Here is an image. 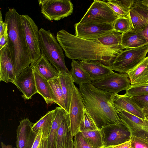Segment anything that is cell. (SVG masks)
<instances>
[{
	"label": "cell",
	"instance_id": "6da1fadb",
	"mask_svg": "<svg viewBox=\"0 0 148 148\" xmlns=\"http://www.w3.org/2000/svg\"><path fill=\"white\" fill-rule=\"evenodd\" d=\"M56 38L70 59L84 61H98L111 66L116 57L124 48L121 45L114 47H105L96 40L83 39L62 29L58 32Z\"/></svg>",
	"mask_w": 148,
	"mask_h": 148
},
{
	"label": "cell",
	"instance_id": "7a4b0ae2",
	"mask_svg": "<svg viewBox=\"0 0 148 148\" xmlns=\"http://www.w3.org/2000/svg\"><path fill=\"white\" fill-rule=\"evenodd\" d=\"M79 90L85 108L99 129L109 125L122 124L113 104L114 94L91 83L79 85Z\"/></svg>",
	"mask_w": 148,
	"mask_h": 148
},
{
	"label": "cell",
	"instance_id": "3957f363",
	"mask_svg": "<svg viewBox=\"0 0 148 148\" xmlns=\"http://www.w3.org/2000/svg\"><path fill=\"white\" fill-rule=\"evenodd\" d=\"M4 22L8 24V46L13 61L16 79L32 62L22 26L21 15L8 8Z\"/></svg>",
	"mask_w": 148,
	"mask_h": 148
},
{
	"label": "cell",
	"instance_id": "277c9868",
	"mask_svg": "<svg viewBox=\"0 0 148 148\" xmlns=\"http://www.w3.org/2000/svg\"><path fill=\"white\" fill-rule=\"evenodd\" d=\"M39 38L41 54L58 72L70 73L65 64L63 49L54 34L41 28L39 30Z\"/></svg>",
	"mask_w": 148,
	"mask_h": 148
},
{
	"label": "cell",
	"instance_id": "5b68a950",
	"mask_svg": "<svg viewBox=\"0 0 148 148\" xmlns=\"http://www.w3.org/2000/svg\"><path fill=\"white\" fill-rule=\"evenodd\" d=\"M148 53V43L137 48L125 49L114 60L112 69L120 73H127L141 62Z\"/></svg>",
	"mask_w": 148,
	"mask_h": 148
},
{
	"label": "cell",
	"instance_id": "8992f818",
	"mask_svg": "<svg viewBox=\"0 0 148 148\" xmlns=\"http://www.w3.org/2000/svg\"><path fill=\"white\" fill-rule=\"evenodd\" d=\"M118 18L107 2L94 0L79 23L113 25Z\"/></svg>",
	"mask_w": 148,
	"mask_h": 148
},
{
	"label": "cell",
	"instance_id": "52a82bcc",
	"mask_svg": "<svg viewBox=\"0 0 148 148\" xmlns=\"http://www.w3.org/2000/svg\"><path fill=\"white\" fill-rule=\"evenodd\" d=\"M41 13L48 20L58 21L71 15L73 6L70 0H38Z\"/></svg>",
	"mask_w": 148,
	"mask_h": 148
},
{
	"label": "cell",
	"instance_id": "ba28073f",
	"mask_svg": "<svg viewBox=\"0 0 148 148\" xmlns=\"http://www.w3.org/2000/svg\"><path fill=\"white\" fill-rule=\"evenodd\" d=\"M21 21L29 56L32 62H34L38 59L41 54L39 30L34 20L27 15H21Z\"/></svg>",
	"mask_w": 148,
	"mask_h": 148
},
{
	"label": "cell",
	"instance_id": "9c48e42d",
	"mask_svg": "<svg viewBox=\"0 0 148 148\" xmlns=\"http://www.w3.org/2000/svg\"><path fill=\"white\" fill-rule=\"evenodd\" d=\"M126 73H117L113 72L101 79L92 82L91 84L98 89L114 94L126 90L131 85Z\"/></svg>",
	"mask_w": 148,
	"mask_h": 148
},
{
	"label": "cell",
	"instance_id": "30bf717a",
	"mask_svg": "<svg viewBox=\"0 0 148 148\" xmlns=\"http://www.w3.org/2000/svg\"><path fill=\"white\" fill-rule=\"evenodd\" d=\"M84 109L81 93L79 89L75 85L68 113L70 130L73 137L79 132V125Z\"/></svg>",
	"mask_w": 148,
	"mask_h": 148
},
{
	"label": "cell",
	"instance_id": "8fae6325",
	"mask_svg": "<svg viewBox=\"0 0 148 148\" xmlns=\"http://www.w3.org/2000/svg\"><path fill=\"white\" fill-rule=\"evenodd\" d=\"M116 109L121 123L129 130L131 136L148 138V120L123 110Z\"/></svg>",
	"mask_w": 148,
	"mask_h": 148
},
{
	"label": "cell",
	"instance_id": "7c38bea8",
	"mask_svg": "<svg viewBox=\"0 0 148 148\" xmlns=\"http://www.w3.org/2000/svg\"><path fill=\"white\" fill-rule=\"evenodd\" d=\"M100 130L104 147L119 145L129 141L131 139L130 132L122 124L109 125Z\"/></svg>",
	"mask_w": 148,
	"mask_h": 148
},
{
	"label": "cell",
	"instance_id": "4fadbf2b",
	"mask_svg": "<svg viewBox=\"0 0 148 148\" xmlns=\"http://www.w3.org/2000/svg\"><path fill=\"white\" fill-rule=\"evenodd\" d=\"M113 25L110 24L81 23L74 25L75 35L88 40H96L113 30Z\"/></svg>",
	"mask_w": 148,
	"mask_h": 148
},
{
	"label": "cell",
	"instance_id": "5bb4252c",
	"mask_svg": "<svg viewBox=\"0 0 148 148\" xmlns=\"http://www.w3.org/2000/svg\"><path fill=\"white\" fill-rule=\"evenodd\" d=\"M12 83L22 93L25 100L31 99L38 93L33 70L30 66L24 69Z\"/></svg>",
	"mask_w": 148,
	"mask_h": 148
},
{
	"label": "cell",
	"instance_id": "9a60e30c",
	"mask_svg": "<svg viewBox=\"0 0 148 148\" xmlns=\"http://www.w3.org/2000/svg\"><path fill=\"white\" fill-rule=\"evenodd\" d=\"M34 124L28 118L20 121L16 132V148H31L37 134L33 132Z\"/></svg>",
	"mask_w": 148,
	"mask_h": 148
},
{
	"label": "cell",
	"instance_id": "2e32d148",
	"mask_svg": "<svg viewBox=\"0 0 148 148\" xmlns=\"http://www.w3.org/2000/svg\"><path fill=\"white\" fill-rule=\"evenodd\" d=\"M148 9L142 3L141 0H135L129 11L131 29L142 30L145 27L147 21Z\"/></svg>",
	"mask_w": 148,
	"mask_h": 148
},
{
	"label": "cell",
	"instance_id": "e0dca14e",
	"mask_svg": "<svg viewBox=\"0 0 148 148\" xmlns=\"http://www.w3.org/2000/svg\"><path fill=\"white\" fill-rule=\"evenodd\" d=\"M15 79L14 64L8 44L0 49V81L13 83Z\"/></svg>",
	"mask_w": 148,
	"mask_h": 148
},
{
	"label": "cell",
	"instance_id": "ac0fdd59",
	"mask_svg": "<svg viewBox=\"0 0 148 148\" xmlns=\"http://www.w3.org/2000/svg\"><path fill=\"white\" fill-rule=\"evenodd\" d=\"M113 104L116 109L125 111L139 117L146 119L142 109L126 93L123 95L115 94Z\"/></svg>",
	"mask_w": 148,
	"mask_h": 148
},
{
	"label": "cell",
	"instance_id": "d6986e66",
	"mask_svg": "<svg viewBox=\"0 0 148 148\" xmlns=\"http://www.w3.org/2000/svg\"><path fill=\"white\" fill-rule=\"evenodd\" d=\"M79 62L82 68L89 74L92 82L101 79L113 72L111 66L99 61L79 60Z\"/></svg>",
	"mask_w": 148,
	"mask_h": 148
},
{
	"label": "cell",
	"instance_id": "ffe728a7",
	"mask_svg": "<svg viewBox=\"0 0 148 148\" xmlns=\"http://www.w3.org/2000/svg\"><path fill=\"white\" fill-rule=\"evenodd\" d=\"M30 66L48 81L59 77L58 72L43 54H41L37 60L32 62Z\"/></svg>",
	"mask_w": 148,
	"mask_h": 148
},
{
	"label": "cell",
	"instance_id": "44dd1931",
	"mask_svg": "<svg viewBox=\"0 0 148 148\" xmlns=\"http://www.w3.org/2000/svg\"><path fill=\"white\" fill-rule=\"evenodd\" d=\"M122 34L121 45L124 49L137 48L148 43L141 30H131Z\"/></svg>",
	"mask_w": 148,
	"mask_h": 148
},
{
	"label": "cell",
	"instance_id": "7402d4cb",
	"mask_svg": "<svg viewBox=\"0 0 148 148\" xmlns=\"http://www.w3.org/2000/svg\"><path fill=\"white\" fill-rule=\"evenodd\" d=\"M33 70L38 93L43 97L47 104L56 103V99L48 81Z\"/></svg>",
	"mask_w": 148,
	"mask_h": 148
},
{
	"label": "cell",
	"instance_id": "603a6c76",
	"mask_svg": "<svg viewBox=\"0 0 148 148\" xmlns=\"http://www.w3.org/2000/svg\"><path fill=\"white\" fill-rule=\"evenodd\" d=\"M127 74L131 85L148 83V56Z\"/></svg>",
	"mask_w": 148,
	"mask_h": 148
},
{
	"label": "cell",
	"instance_id": "cb8c5ba5",
	"mask_svg": "<svg viewBox=\"0 0 148 148\" xmlns=\"http://www.w3.org/2000/svg\"><path fill=\"white\" fill-rule=\"evenodd\" d=\"M54 114L51 128L48 138V148H56L57 134L59 126L68 113L60 107L54 109Z\"/></svg>",
	"mask_w": 148,
	"mask_h": 148
},
{
	"label": "cell",
	"instance_id": "d4e9b609",
	"mask_svg": "<svg viewBox=\"0 0 148 148\" xmlns=\"http://www.w3.org/2000/svg\"><path fill=\"white\" fill-rule=\"evenodd\" d=\"M59 78L62 91L66 111L68 113L71 103L74 82L70 73L60 72Z\"/></svg>",
	"mask_w": 148,
	"mask_h": 148
},
{
	"label": "cell",
	"instance_id": "484cf974",
	"mask_svg": "<svg viewBox=\"0 0 148 148\" xmlns=\"http://www.w3.org/2000/svg\"><path fill=\"white\" fill-rule=\"evenodd\" d=\"M54 112V109L48 112L32 126V130L37 134L40 132H42L43 139L48 138L52 124Z\"/></svg>",
	"mask_w": 148,
	"mask_h": 148
},
{
	"label": "cell",
	"instance_id": "4316f807",
	"mask_svg": "<svg viewBox=\"0 0 148 148\" xmlns=\"http://www.w3.org/2000/svg\"><path fill=\"white\" fill-rule=\"evenodd\" d=\"M71 66L70 73L74 82L79 85L91 83L89 74L81 66L79 61L72 60Z\"/></svg>",
	"mask_w": 148,
	"mask_h": 148
},
{
	"label": "cell",
	"instance_id": "83f0119b",
	"mask_svg": "<svg viewBox=\"0 0 148 148\" xmlns=\"http://www.w3.org/2000/svg\"><path fill=\"white\" fill-rule=\"evenodd\" d=\"M135 0H111L107 2L118 17H127Z\"/></svg>",
	"mask_w": 148,
	"mask_h": 148
},
{
	"label": "cell",
	"instance_id": "f1b7e54d",
	"mask_svg": "<svg viewBox=\"0 0 148 148\" xmlns=\"http://www.w3.org/2000/svg\"><path fill=\"white\" fill-rule=\"evenodd\" d=\"M122 34L112 31L99 37L96 40L102 45L108 47H114L121 45Z\"/></svg>",
	"mask_w": 148,
	"mask_h": 148
},
{
	"label": "cell",
	"instance_id": "f546056e",
	"mask_svg": "<svg viewBox=\"0 0 148 148\" xmlns=\"http://www.w3.org/2000/svg\"><path fill=\"white\" fill-rule=\"evenodd\" d=\"M81 132L93 148H103L104 147L102 136L100 129Z\"/></svg>",
	"mask_w": 148,
	"mask_h": 148
},
{
	"label": "cell",
	"instance_id": "4dcf8cb0",
	"mask_svg": "<svg viewBox=\"0 0 148 148\" xmlns=\"http://www.w3.org/2000/svg\"><path fill=\"white\" fill-rule=\"evenodd\" d=\"M48 81L56 99V103L66 111L64 98L59 77L54 78Z\"/></svg>",
	"mask_w": 148,
	"mask_h": 148
},
{
	"label": "cell",
	"instance_id": "1f68e13d",
	"mask_svg": "<svg viewBox=\"0 0 148 148\" xmlns=\"http://www.w3.org/2000/svg\"><path fill=\"white\" fill-rule=\"evenodd\" d=\"M70 130L68 114L59 126L57 136L56 148H61L64 144Z\"/></svg>",
	"mask_w": 148,
	"mask_h": 148
},
{
	"label": "cell",
	"instance_id": "d6a6232c",
	"mask_svg": "<svg viewBox=\"0 0 148 148\" xmlns=\"http://www.w3.org/2000/svg\"><path fill=\"white\" fill-rule=\"evenodd\" d=\"M99 129L85 108L79 127V132Z\"/></svg>",
	"mask_w": 148,
	"mask_h": 148
},
{
	"label": "cell",
	"instance_id": "836d02e7",
	"mask_svg": "<svg viewBox=\"0 0 148 148\" xmlns=\"http://www.w3.org/2000/svg\"><path fill=\"white\" fill-rule=\"evenodd\" d=\"M113 31L122 34L132 30L130 22L128 16L127 17H118L113 24Z\"/></svg>",
	"mask_w": 148,
	"mask_h": 148
},
{
	"label": "cell",
	"instance_id": "e575fe53",
	"mask_svg": "<svg viewBox=\"0 0 148 148\" xmlns=\"http://www.w3.org/2000/svg\"><path fill=\"white\" fill-rule=\"evenodd\" d=\"M125 93L131 97L148 95V83L134 86L131 85Z\"/></svg>",
	"mask_w": 148,
	"mask_h": 148
},
{
	"label": "cell",
	"instance_id": "d590c367",
	"mask_svg": "<svg viewBox=\"0 0 148 148\" xmlns=\"http://www.w3.org/2000/svg\"><path fill=\"white\" fill-rule=\"evenodd\" d=\"M74 137V148H93L84 137L81 132H79Z\"/></svg>",
	"mask_w": 148,
	"mask_h": 148
},
{
	"label": "cell",
	"instance_id": "8d00e7d4",
	"mask_svg": "<svg viewBox=\"0 0 148 148\" xmlns=\"http://www.w3.org/2000/svg\"><path fill=\"white\" fill-rule=\"evenodd\" d=\"M132 99L142 110L145 116L148 114V95L132 97Z\"/></svg>",
	"mask_w": 148,
	"mask_h": 148
},
{
	"label": "cell",
	"instance_id": "74e56055",
	"mask_svg": "<svg viewBox=\"0 0 148 148\" xmlns=\"http://www.w3.org/2000/svg\"><path fill=\"white\" fill-rule=\"evenodd\" d=\"M131 148H148V140L132 135L130 139Z\"/></svg>",
	"mask_w": 148,
	"mask_h": 148
},
{
	"label": "cell",
	"instance_id": "f35d334b",
	"mask_svg": "<svg viewBox=\"0 0 148 148\" xmlns=\"http://www.w3.org/2000/svg\"><path fill=\"white\" fill-rule=\"evenodd\" d=\"M8 27L5 30L3 34L0 36V49L5 47L8 44Z\"/></svg>",
	"mask_w": 148,
	"mask_h": 148
},
{
	"label": "cell",
	"instance_id": "ab89813d",
	"mask_svg": "<svg viewBox=\"0 0 148 148\" xmlns=\"http://www.w3.org/2000/svg\"><path fill=\"white\" fill-rule=\"evenodd\" d=\"M73 138L70 130L68 134L65 142L61 148H74Z\"/></svg>",
	"mask_w": 148,
	"mask_h": 148
},
{
	"label": "cell",
	"instance_id": "60d3db41",
	"mask_svg": "<svg viewBox=\"0 0 148 148\" xmlns=\"http://www.w3.org/2000/svg\"><path fill=\"white\" fill-rule=\"evenodd\" d=\"M103 148H131V141L130 140L128 141L119 145L108 146Z\"/></svg>",
	"mask_w": 148,
	"mask_h": 148
},
{
	"label": "cell",
	"instance_id": "b9f144b4",
	"mask_svg": "<svg viewBox=\"0 0 148 148\" xmlns=\"http://www.w3.org/2000/svg\"><path fill=\"white\" fill-rule=\"evenodd\" d=\"M8 27V24L3 21L1 11H0V36L4 34L5 30Z\"/></svg>",
	"mask_w": 148,
	"mask_h": 148
},
{
	"label": "cell",
	"instance_id": "7bdbcfd3",
	"mask_svg": "<svg viewBox=\"0 0 148 148\" xmlns=\"http://www.w3.org/2000/svg\"><path fill=\"white\" fill-rule=\"evenodd\" d=\"M33 148H48V139H44L42 138L41 142L35 144Z\"/></svg>",
	"mask_w": 148,
	"mask_h": 148
},
{
	"label": "cell",
	"instance_id": "ee69618b",
	"mask_svg": "<svg viewBox=\"0 0 148 148\" xmlns=\"http://www.w3.org/2000/svg\"><path fill=\"white\" fill-rule=\"evenodd\" d=\"M143 36L148 40V23H147L144 28L141 30Z\"/></svg>",
	"mask_w": 148,
	"mask_h": 148
},
{
	"label": "cell",
	"instance_id": "f6af8a7d",
	"mask_svg": "<svg viewBox=\"0 0 148 148\" xmlns=\"http://www.w3.org/2000/svg\"><path fill=\"white\" fill-rule=\"evenodd\" d=\"M1 148H16L13 147L11 145H6L2 142H1Z\"/></svg>",
	"mask_w": 148,
	"mask_h": 148
},
{
	"label": "cell",
	"instance_id": "bcb514c9",
	"mask_svg": "<svg viewBox=\"0 0 148 148\" xmlns=\"http://www.w3.org/2000/svg\"><path fill=\"white\" fill-rule=\"evenodd\" d=\"M142 3L148 9V0H141Z\"/></svg>",
	"mask_w": 148,
	"mask_h": 148
},
{
	"label": "cell",
	"instance_id": "7dc6e473",
	"mask_svg": "<svg viewBox=\"0 0 148 148\" xmlns=\"http://www.w3.org/2000/svg\"><path fill=\"white\" fill-rule=\"evenodd\" d=\"M145 116L146 119L148 120V114L146 115Z\"/></svg>",
	"mask_w": 148,
	"mask_h": 148
},
{
	"label": "cell",
	"instance_id": "c3c4849f",
	"mask_svg": "<svg viewBox=\"0 0 148 148\" xmlns=\"http://www.w3.org/2000/svg\"><path fill=\"white\" fill-rule=\"evenodd\" d=\"M147 23H148V18H147Z\"/></svg>",
	"mask_w": 148,
	"mask_h": 148
}]
</instances>
